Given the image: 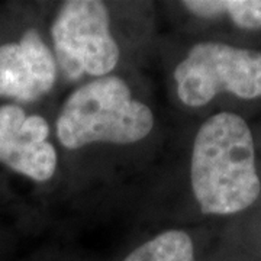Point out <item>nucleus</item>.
Segmentation results:
<instances>
[{
	"instance_id": "f257e3e1",
	"label": "nucleus",
	"mask_w": 261,
	"mask_h": 261,
	"mask_svg": "<svg viewBox=\"0 0 261 261\" xmlns=\"http://www.w3.org/2000/svg\"><path fill=\"white\" fill-rule=\"evenodd\" d=\"M190 180L206 215L238 214L258 199L254 140L241 116L221 112L202 123L193 142Z\"/></svg>"
},
{
	"instance_id": "423d86ee",
	"label": "nucleus",
	"mask_w": 261,
	"mask_h": 261,
	"mask_svg": "<svg viewBox=\"0 0 261 261\" xmlns=\"http://www.w3.org/2000/svg\"><path fill=\"white\" fill-rule=\"evenodd\" d=\"M56 79V60L35 29L0 47V96L32 102L47 94Z\"/></svg>"
},
{
	"instance_id": "39448f33",
	"label": "nucleus",
	"mask_w": 261,
	"mask_h": 261,
	"mask_svg": "<svg viewBox=\"0 0 261 261\" xmlns=\"http://www.w3.org/2000/svg\"><path fill=\"white\" fill-rule=\"evenodd\" d=\"M49 125L39 115L27 116L16 105L0 108V163L35 181H47L57 168Z\"/></svg>"
},
{
	"instance_id": "20e7f679",
	"label": "nucleus",
	"mask_w": 261,
	"mask_h": 261,
	"mask_svg": "<svg viewBox=\"0 0 261 261\" xmlns=\"http://www.w3.org/2000/svg\"><path fill=\"white\" fill-rule=\"evenodd\" d=\"M58 64L70 80L83 74L105 77L119 61V47L111 35L109 12L99 0H70L51 28Z\"/></svg>"
},
{
	"instance_id": "f03ea898",
	"label": "nucleus",
	"mask_w": 261,
	"mask_h": 261,
	"mask_svg": "<svg viewBox=\"0 0 261 261\" xmlns=\"http://www.w3.org/2000/svg\"><path fill=\"white\" fill-rule=\"evenodd\" d=\"M154 126L147 105L132 97L128 84L105 75L79 87L57 119V137L68 149L93 142L132 144L144 140Z\"/></svg>"
},
{
	"instance_id": "6e6552de",
	"label": "nucleus",
	"mask_w": 261,
	"mask_h": 261,
	"mask_svg": "<svg viewBox=\"0 0 261 261\" xmlns=\"http://www.w3.org/2000/svg\"><path fill=\"white\" fill-rule=\"evenodd\" d=\"M123 261H195L193 241L185 231L170 229L142 244Z\"/></svg>"
},
{
	"instance_id": "7ed1b4c3",
	"label": "nucleus",
	"mask_w": 261,
	"mask_h": 261,
	"mask_svg": "<svg viewBox=\"0 0 261 261\" xmlns=\"http://www.w3.org/2000/svg\"><path fill=\"white\" fill-rule=\"evenodd\" d=\"M177 94L189 108L205 106L228 92L240 99L261 97V51L222 42H199L174 70Z\"/></svg>"
},
{
	"instance_id": "0eeeda50",
	"label": "nucleus",
	"mask_w": 261,
	"mask_h": 261,
	"mask_svg": "<svg viewBox=\"0 0 261 261\" xmlns=\"http://www.w3.org/2000/svg\"><path fill=\"white\" fill-rule=\"evenodd\" d=\"M183 6L200 18L228 15L240 28L261 29V0H186Z\"/></svg>"
}]
</instances>
